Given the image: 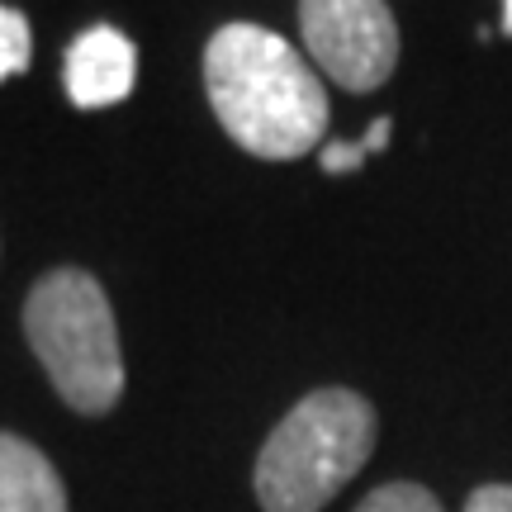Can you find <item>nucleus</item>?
<instances>
[{
    "mask_svg": "<svg viewBox=\"0 0 512 512\" xmlns=\"http://www.w3.org/2000/svg\"><path fill=\"white\" fill-rule=\"evenodd\" d=\"M366 143H328L318 152V166L328 171V176H347V171H361L366 166Z\"/></svg>",
    "mask_w": 512,
    "mask_h": 512,
    "instance_id": "nucleus-9",
    "label": "nucleus"
},
{
    "mask_svg": "<svg viewBox=\"0 0 512 512\" xmlns=\"http://www.w3.org/2000/svg\"><path fill=\"white\" fill-rule=\"evenodd\" d=\"M380 441V413L347 384H323L271 427L252 489L261 512H323L366 470Z\"/></svg>",
    "mask_w": 512,
    "mask_h": 512,
    "instance_id": "nucleus-2",
    "label": "nucleus"
},
{
    "mask_svg": "<svg viewBox=\"0 0 512 512\" xmlns=\"http://www.w3.org/2000/svg\"><path fill=\"white\" fill-rule=\"evenodd\" d=\"M24 337L62 403L81 418H105L124 399V351L110 294L81 266H57L24 299Z\"/></svg>",
    "mask_w": 512,
    "mask_h": 512,
    "instance_id": "nucleus-3",
    "label": "nucleus"
},
{
    "mask_svg": "<svg viewBox=\"0 0 512 512\" xmlns=\"http://www.w3.org/2000/svg\"><path fill=\"white\" fill-rule=\"evenodd\" d=\"M356 512H446L441 498L427 489V484H413V479H394V484H380L370 489Z\"/></svg>",
    "mask_w": 512,
    "mask_h": 512,
    "instance_id": "nucleus-7",
    "label": "nucleus"
},
{
    "mask_svg": "<svg viewBox=\"0 0 512 512\" xmlns=\"http://www.w3.org/2000/svg\"><path fill=\"white\" fill-rule=\"evenodd\" d=\"M204 91L223 133L261 162H294L328 133L323 76L261 24H223L204 43Z\"/></svg>",
    "mask_w": 512,
    "mask_h": 512,
    "instance_id": "nucleus-1",
    "label": "nucleus"
},
{
    "mask_svg": "<svg viewBox=\"0 0 512 512\" xmlns=\"http://www.w3.org/2000/svg\"><path fill=\"white\" fill-rule=\"evenodd\" d=\"M0 512H67L53 460L15 432H0Z\"/></svg>",
    "mask_w": 512,
    "mask_h": 512,
    "instance_id": "nucleus-6",
    "label": "nucleus"
},
{
    "mask_svg": "<svg viewBox=\"0 0 512 512\" xmlns=\"http://www.w3.org/2000/svg\"><path fill=\"white\" fill-rule=\"evenodd\" d=\"M465 512H512V484H479V489H470Z\"/></svg>",
    "mask_w": 512,
    "mask_h": 512,
    "instance_id": "nucleus-10",
    "label": "nucleus"
},
{
    "mask_svg": "<svg viewBox=\"0 0 512 512\" xmlns=\"http://www.w3.org/2000/svg\"><path fill=\"white\" fill-rule=\"evenodd\" d=\"M503 34L512 38V0H503Z\"/></svg>",
    "mask_w": 512,
    "mask_h": 512,
    "instance_id": "nucleus-11",
    "label": "nucleus"
},
{
    "mask_svg": "<svg viewBox=\"0 0 512 512\" xmlns=\"http://www.w3.org/2000/svg\"><path fill=\"white\" fill-rule=\"evenodd\" d=\"M299 34L318 72L366 95L399 67V19L389 0H299Z\"/></svg>",
    "mask_w": 512,
    "mask_h": 512,
    "instance_id": "nucleus-4",
    "label": "nucleus"
},
{
    "mask_svg": "<svg viewBox=\"0 0 512 512\" xmlns=\"http://www.w3.org/2000/svg\"><path fill=\"white\" fill-rule=\"evenodd\" d=\"M29 53H34V34H29V19L0 5V81L5 76H19L29 67Z\"/></svg>",
    "mask_w": 512,
    "mask_h": 512,
    "instance_id": "nucleus-8",
    "label": "nucleus"
},
{
    "mask_svg": "<svg viewBox=\"0 0 512 512\" xmlns=\"http://www.w3.org/2000/svg\"><path fill=\"white\" fill-rule=\"evenodd\" d=\"M67 100L76 110H110L119 100H128L133 81H138V48L133 38H124L110 24H95L67 48Z\"/></svg>",
    "mask_w": 512,
    "mask_h": 512,
    "instance_id": "nucleus-5",
    "label": "nucleus"
}]
</instances>
